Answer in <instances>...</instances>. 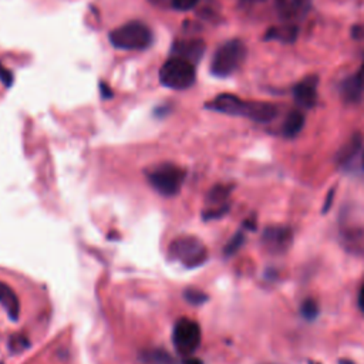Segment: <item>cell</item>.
I'll return each mask as SVG.
<instances>
[{"mask_svg": "<svg viewBox=\"0 0 364 364\" xmlns=\"http://www.w3.org/2000/svg\"><path fill=\"white\" fill-rule=\"evenodd\" d=\"M340 245L351 255H364V206L346 204L337 218Z\"/></svg>", "mask_w": 364, "mask_h": 364, "instance_id": "6da1fadb", "label": "cell"}, {"mask_svg": "<svg viewBox=\"0 0 364 364\" xmlns=\"http://www.w3.org/2000/svg\"><path fill=\"white\" fill-rule=\"evenodd\" d=\"M248 55L246 46L242 40L234 38L220 44L214 53L211 62V73L218 78L232 76L245 62Z\"/></svg>", "mask_w": 364, "mask_h": 364, "instance_id": "7a4b0ae2", "label": "cell"}, {"mask_svg": "<svg viewBox=\"0 0 364 364\" xmlns=\"http://www.w3.org/2000/svg\"><path fill=\"white\" fill-rule=\"evenodd\" d=\"M153 40L151 29L141 22L127 23L110 33L111 44L120 50H146L153 44Z\"/></svg>", "mask_w": 364, "mask_h": 364, "instance_id": "3957f363", "label": "cell"}, {"mask_svg": "<svg viewBox=\"0 0 364 364\" xmlns=\"http://www.w3.org/2000/svg\"><path fill=\"white\" fill-rule=\"evenodd\" d=\"M187 172L175 164H158L147 172L150 186L164 197H175L184 184Z\"/></svg>", "mask_w": 364, "mask_h": 364, "instance_id": "277c9868", "label": "cell"}, {"mask_svg": "<svg viewBox=\"0 0 364 364\" xmlns=\"http://www.w3.org/2000/svg\"><path fill=\"white\" fill-rule=\"evenodd\" d=\"M168 253L172 259L188 269L200 267L208 260V249L205 244L192 235L175 238L169 245Z\"/></svg>", "mask_w": 364, "mask_h": 364, "instance_id": "5b68a950", "label": "cell"}, {"mask_svg": "<svg viewBox=\"0 0 364 364\" xmlns=\"http://www.w3.org/2000/svg\"><path fill=\"white\" fill-rule=\"evenodd\" d=\"M197 80L195 64L178 57H171L160 70V81L162 85L172 90H187Z\"/></svg>", "mask_w": 364, "mask_h": 364, "instance_id": "8992f818", "label": "cell"}, {"mask_svg": "<svg viewBox=\"0 0 364 364\" xmlns=\"http://www.w3.org/2000/svg\"><path fill=\"white\" fill-rule=\"evenodd\" d=\"M172 343L181 356L188 357L194 354L201 344L200 325L188 317L179 318L174 326Z\"/></svg>", "mask_w": 364, "mask_h": 364, "instance_id": "52a82bcc", "label": "cell"}, {"mask_svg": "<svg viewBox=\"0 0 364 364\" xmlns=\"http://www.w3.org/2000/svg\"><path fill=\"white\" fill-rule=\"evenodd\" d=\"M295 242V232L290 226L286 225H269L266 226L260 244L262 248L273 256H281L290 251Z\"/></svg>", "mask_w": 364, "mask_h": 364, "instance_id": "ba28073f", "label": "cell"}, {"mask_svg": "<svg viewBox=\"0 0 364 364\" xmlns=\"http://www.w3.org/2000/svg\"><path fill=\"white\" fill-rule=\"evenodd\" d=\"M204 53H205V43L200 38L178 40L172 44V49H171L172 57L187 60L195 66L202 59Z\"/></svg>", "mask_w": 364, "mask_h": 364, "instance_id": "9c48e42d", "label": "cell"}, {"mask_svg": "<svg viewBox=\"0 0 364 364\" xmlns=\"http://www.w3.org/2000/svg\"><path fill=\"white\" fill-rule=\"evenodd\" d=\"M246 104H248V102H245L234 94H219L212 102H208L205 107L208 110H212V111H216L220 114L244 117Z\"/></svg>", "mask_w": 364, "mask_h": 364, "instance_id": "30bf717a", "label": "cell"}, {"mask_svg": "<svg viewBox=\"0 0 364 364\" xmlns=\"http://www.w3.org/2000/svg\"><path fill=\"white\" fill-rule=\"evenodd\" d=\"M317 84L316 76H307L293 87V97L303 108H313L317 103Z\"/></svg>", "mask_w": 364, "mask_h": 364, "instance_id": "8fae6325", "label": "cell"}, {"mask_svg": "<svg viewBox=\"0 0 364 364\" xmlns=\"http://www.w3.org/2000/svg\"><path fill=\"white\" fill-rule=\"evenodd\" d=\"M279 108L266 102H248L246 104V111H245V118H249L255 122L266 124L270 122L272 120H275L278 117Z\"/></svg>", "mask_w": 364, "mask_h": 364, "instance_id": "7c38bea8", "label": "cell"}, {"mask_svg": "<svg viewBox=\"0 0 364 364\" xmlns=\"http://www.w3.org/2000/svg\"><path fill=\"white\" fill-rule=\"evenodd\" d=\"M361 147H363L361 134H353L350 139L340 147V150L336 154L337 165L342 167V168L350 167V164L356 160L357 154L360 153Z\"/></svg>", "mask_w": 364, "mask_h": 364, "instance_id": "4fadbf2b", "label": "cell"}, {"mask_svg": "<svg viewBox=\"0 0 364 364\" xmlns=\"http://www.w3.org/2000/svg\"><path fill=\"white\" fill-rule=\"evenodd\" d=\"M340 93L344 102L358 103L364 96V78L358 73L347 77L342 83Z\"/></svg>", "mask_w": 364, "mask_h": 364, "instance_id": "5bb4252c", "label": "cell"}, {"mask_svg": "<svg viewBox=\"0 0 364 364\" xmlns=\"http://www.w3.org/2000/svg\"><path fill=\"white\" fill-rule=\"evenodd\" d=\"M0 306H2L10 321L18 322L20 317V302L15 290L5 282H0Z\"/></svg>", "mask_w": 364, "mask_h": 364, "instance_id": "9a60e30c", "label": "cell"}, {"mask_svg": "<svg viewBox=\"0 0 364 364\" xmlns=\"http://www.w3.org/2000/svg\"><path fill=\"white\" fill-rule=\"evenodd\" d=\"M306 124V117L302 111L299 110H293L288 114V117L285 118L284 127H282V134L286 139H295L300 134V131L303 130Z\"/></svg>", "mask_w": 364, "mask_h": 364, "instance_id": "2e32d148", "label": "cell"}, {"mask_svg": "<svg viewBox=\"0 0 364 364\" xmlns=\"http://www.w3.org/2000/svg\"><path fill=\"white\" fill-rule=\"evenodd\" d=\"M232 191H234L232 186H223V184L215 186L208 192V197H206V202H208L209 208H218V206L227 205L226 201H227V198H230Z\"/></svg>", "mask_w": 364, "mask_h": 364, "instance_id": "e0dca14e", "label": "cell"}, {"mask_svg": "<svg viewBox=\"0 0 364 364\" xmlns=\"http://www.w3.org/2000/svg\"><path fill=\"white\" fill-rule=\"evenodd\" d=\"M141 360L147 364H175L174 357L161 349L147 350L141 353Z\"/></svg>", "mask_w": 364, "mask_h": 364, "instance_id": "ac0fdd59", "label": "cell"}, {"mask_svg": "<svg viewBox=\"0 0 364 364\" xmlns=\"http://www.w3.org/2000/svg\"><path fill=\"white\" fill-rule=\"evenodd\" d=\"M300 314L307 322H314L321 314V307H318L317 302L314 299H306L303 300L300 306Z\"/></svg>", "mask_w": 364, "mask_h": 364, "instance_id": "d6986e66", "label": "cell"}, {"mask_svg": "<svg viewBox=\"0 0 364 364\" xmlns=\"http://www.w3.org/2000/svg\"><path fill=\"white\" fill-rule=\"evenodd\" d=\"M245 239H246V238H245L244 231H238L230 241H227V244H226V246H225V249H223V255H225L226 258L234 256V255L244 246Z\"/></svg>", "mask_w": 364, "mask_h": 364, "instance_id": "ffe728a7", "label": "cell"}, {"mask_svg": "<svg viewBox=\"0 0 364 364\" xmlns=\"http://www.w3.org/2000/svg\"><path fill=\"white\" fill-rule=\"evenodd\" d=\"M29 346H30V342L23 335H13L9 339V349L12 353H22V351L27 350Z\"/></svg>", "mask_w": 364, "mask_h": 364, "instance_id": "44dd1931", "label": "cell"}, {"mask_svg": "<svg viewBox=\"0 0 364 364\" xmlns=\"http://www.w3.org/2000/svg\"><path fill=\"white\" fill-rule=\"evenodd\" d=\"M184 298H186V300H187L188 303L195 304V306L204 304V303H206V300H208V295H206V293H204V292L200 290V289H192V288L186 290Z\"/></svg>", "mask_w": 364, "mask_h": 364, "instance_id": "7402d4cb", "label": "cell"}, {"mask_svg": "<svg viewBox=\"0 0 364 364\" xmlns=\"http://www.w3.org/2000/svg\"><path fill=\"white\" fill-rule=\"evenodd\" d=\"M230 205H223V206H218V208H208L205 212H204V219L205 220H211V219H219L222 218L223 215H226L227 212H230Z\"/></svg>", "mask_w": 364, "mask_h": 364, "instance_id": "603a6c76", "label": "cell"}, {"mask_svg": "<svg viewBox=\"0 0 364 364\" xmlns=\"http://www.w3.org/2000/svg\"><path fill=\"white\" fill-rule=\"evenodd\" d=\"M200 4V0H171V5L174 9L179 12H188L194 9Z\"/></svg>", "mask_w": 364, "mask_h": 364, "instance_id": "cb8c5ba5", "label": "cell"}, {"mask_svg": "<svg viewBox=\"0 0 364 364\" xmlns=\"http://www.w3.org/2000/svg\"><path fill=\"white\" fill-rule=\"evenodd\" d=\"M0 81L4 83L5 87H12L13 84V73L2 64H0Z\"/></svg>", "mask_w": 364, "mask_h": 364, "instance_id": "d4e9b609", "label": "cell"}, {"mask_svg": "<svg viewBox=\"0 0 364 364\" xmlns=\"http://www.w3.org/2000/svg\"><path fill=\"white\" fill-rule=\"evenodd\" d=\"M335 194H336V190L332 188L326 197V201H325V205L322 208V214H328L333 205V200H335Z\"/></svg>", "mask_w": 364, "mask_h": 364, "instance_id": "484cf974", "label": "cell"}, {"mask_svg": "<svg viewBox=\"0 0 364 364\" xmlns=\"http://www.w3.org/2000/svg\"><path fill=\"white\" fill-rule=\"evenodd\" d=\"M100 91H102V97L103 99H111L113 97V90L110 88L108 84L106 83H100Z\"/></svg>", "mask_w": 364, "mask_h": 364, "instance_id": "4316f807", "label": "cell"}, {"mask_svg": "<svg viewBox=\"0 0 364 364\" xmlns=\"http://www.w3.org/2000/svg\"><path fill=\"white\" fill-rule=\"evenodd\" d=\"M357 304H358V307H360L361 313L364 314V281H363V284H361V286H360V290H358Z\"/></svg>", "mask_w": 364, "mask_h": 364, "instance_id": "83f0119b", "label": "cell"}, {"mask_svg": "<svg viewBox=\"0 0 364 364\" xmlns=\"http://www.w3.org/2000/svg\"><path fill=\"white\" fill-rule=\"evenodd\" d=\"M241 2L248 6H255V5H260V4L266 2V0H241Z\"/></svg>", "mask_w": 364, "mask_h": 364, "instance_id": "f1b7e54d", "label": "cell"}, {"mask_svg": "<svg viewBox=\"0 0 364 364\" xmlns=\"http://www.w3.org/2000/svg\"><path fill=\"white\" fill-rule=\"evenodd\" d=\"M184 364H204V363L201 360H197V358H186Z\"/></svg>", "mask_w": 364, "mask_h": 364, "instance_id": "f546056e", "label": "cell"}, {"mask_svg": "<svg viewBox=\"0 0 364 364\" xmlns=\"http://www.w3.org/2000/svg\"><path fill=\"white\" fill-rule=\"evenodd\" d=\"M339 364H354V363L351 360H347V358H340Z\"/></svg>", "mask_w": 364, "mask_h": 364, "instance_id": "4dcf8cb0", "label": "cell"}, {"mask_svg": "<svg viewBox=\"0 0 364 364\" xmlns=\"http://www.w3.org/2000/svg\"><path fill=\"white\" fill-rule=\"evenodd\" d=\"M357 73H358V74H360V76H361V77H363V78H364V63H363V66H361V67H360V70H358V71H357Z\"/></svg>", "mask_w": 364, "mask_h": 364, "instance_id": "1f68e13d", "label": "cell"}, {"mask_svg": "<svg viewBox=\"0 0 364 364\" xmlns=\"http://www.w3.org/2000/svg\"><path fill=\"white\" fill-rule=\"evenodd\" d=\"M150 2H153V4L158 5V4H164V2H165V0H150Z\"/></svg>", "mask_w": 364, "mask_h": 364, "instance_id": "d6a6232c", "label": "cell"}, {"mask_svg": "<svg viewBox=\"0 0 364 364\" xmlns=\"http://www.w3.org/2000/svg\"><path fill=\"white\" fill-rule=\"evenodd\" d=\"M363 168H364V153H363Z\"/></svg>", "mask_w": 364, "mask_h": 364, "instance_id": "836d02e7", "label": "cell"}, {"mask_svg": "<svg viewBox=\"0 0 364 364\" xmlns=\"http://www.w3.org/2000/svg\"><path fill=\"white\" fill-rule=\"evenodd\" d=\"M312 364H321V363H312Z\"/></svg>", "mask_w": 364, "mask_h": 364, "instance_id": "e575fe53", "label": "cell"}]
</instances>
